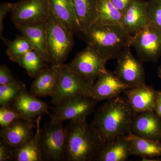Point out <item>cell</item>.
Masks as SVG:
<instances>
[{"label":"cell","instance_id":"obj_1","mask_svg":"<svg viewBox=\"0 0 161 161\" xmlns=\"http://www.w3.org/2000/svg\"><path fill=\"white\" fill-rule=\"evenodd\" d=\"M136 112L120 97L107 100L96 111L91 124L103 144L131 132Z\"/></svg>","mask_w":161,"mask_h":161},{"label":"cell","instance_id":"obj_2","mask_svg":"<svg viewBox=\"0 0 161 161\" xmlns=\"http://www.w3.org/2000/svg\"><path fill=\"white\" fill-rule=\"evenodd\" d=\"M65 161H96L103 143L91 124L70 122L65 127Z\"/></svg>","mask_w":161,"mask_h":161},{"label":"cell","instance_id":"obj_3","mask_svg":"<svg viewBox=\"0 0 161 161\" xmlns=\"http://www.w3.org/2000/svg\"><path fill=\"white\" fill-rule=\"evenodd\" d=\"M84 35L87 44L94 47L107 61L117 58L124 48L130 47L132 37L120 25L96 23Z\"/></svg>","mask_w":161,"mask_h":161},{"label":"cell","instance_id":"obj_4","mask_svg":"<svg viewBox=\"0 0 161 161\" xmlns=\"http://www.w3.org/2000/svg\"><path fill=\"white\" fill-rule=\"evenodd\" d=\"M63 123L51 118L41 129L40 147L43 161H65L66 132Z\"/></svg>","mask_w":161,"mask_h":161},{"label":"cell","instance_id":"obj_5","mask_svg":"<svg viewBox=\"0 0 161 161\" xmlns=\"http://www.w3.org/2000/svg\"><path fill=\"white\" fill-rule=\"evenodd\" d=\"M73 37L50 13L47 23L46 40L51 66L63 64L74 46Z\"/></svg>","mask_w":161,"mask_h":161},{"label":"cell","instance_id":"obj_6","mask_svg":"<svg viewBox=\"0 0 161 161\" xmlns=\"http://www.w3.org/2000/svg\"><path fill=\"white\" fill-rule=\"evenodd\" d=\"M60 67V80L51 97L54 106L80 95L91 96L94 82L72 70L67 64H62Z\"/></svg>","mask_w":161,"mask_h":161},{"label":"cell","instance_id":"obj_7","mask_svg":"<svg viewBox=\"0 0 161 161\" xmlns=\"http://www.w3.org/2000/svg\"><path fill=\"white\" fill-rule=\"evenodd\" d=\"M130 47L141 62L157 63L161 57V28L150 22L132 36Z\"/></svg>","mask_w":161,"mask_h":161},{"label":"cell","instance_id":"obj_8","mask_svg":"<svg viewBox=\"0 0 161 161\" xmlns=\"http://www.w3.org/2000/svg\"><path fill=\"white\" fill-rule=\"evenodd\" d=\"M97 101L89 95H80L54 106L51 118L63 122L84 121L94 112Z\"/></svg>","mask_w":161,"mask_h":161},{"label":"cell","instance_id":"obj_9","mask_svg":"<svg viewBox=\"0 0 161 161\" xmlns=\"http://www.w3.org/2000/svg\"><path fill=\"white\" fill-rule=\"evenodd\" d=\"M10 13L15 26L47 22L50 15L49 0H21L14 3Z\"/></svg>","mask_w":161,"mask_h":161},{"label":"cell","instance_id":"obj_10","mask_svg":"<svg viewBox=\"0 0 161 161\" xmlns=\"http://www.w3.org/2000/svg\"><path fill=\"white\" fill-rule=\"evenodd\" d=\"M107 62L94 47L87 44L67 65L80 76L94 82L99 75L107 70Z\"/></svg>","mask_w":161,"mask_h":161},{"label":"cell","instance_id":"obj_11","mask_svg":"<svg viewBox=\"0 0 161 161\" xmlns=\"http://www.w3.org/2000/svg\"><path fill=\"white\" fill-rule=\"evenodd\" d=\"M115 74L129 88L146 84L143 64L132 55L130 47H127L117 58Z\"/></svg>","mask_w":161,"mask_h":161},{"label":"cell","instance_id":"obj_12","mask_svg":"<svg viewBox=\"0 0 161 161\" xmlns=\"http://www.w3.org/2000/svg\"><path fill=\"white\" fill-rule=\"evenodd\" d=\"M131 132L133 135L161 142V119L154 111H146L136 114Z\"/></svg>","mask_w":161,"mask_h":161},{"label":"cell","instance_id":"obj_13","mask_svg":"<svg viewBox=\"0 0 161 161\" xmlns=\"http://www.w3.org/2000/svg\"><path fill=\"white\" fill-rule=\"evenodd\" d=\"M128 89L115 73L107 70L98 76L96 83L93 85L91 96L98 102L107 101L118 97Z\"/></svg>","mask_w":161,"mask_h":161},{"label":"cell","instance_id":"obj_14","mask_svg":"<svg viewBox=\"0 0 161 161\" xmlns=\"http://www.w3.org/2000/svg\"><path fill=\"white\" fill-rule=\"evenodd\" d=\"M150 22L148 2L145 0H134L123 14L121 26L128 34L133 36Z\"/></svg>","mask_w":161,"mask_h":161},{"label":"cell","instance_id":"obj_15","mask_svg":"<svg viewBox=\"0 0 161 161\" xmlns=\"http://www.w3.org/2000/svg\"><path fill=\"white\" fill-rule=\"evenodd\" d=\"M10 106L28 120L33 121L36 117L47 113L48 110L47 104L31 95L26 87L20 91Z\"/></svg>","mask_w":161,"mask_h":161},{"label":"cell","instance_id":"obj_16","mask_svg":"<svg viewBox=\"0 0 161 161\" xmlns=\"http://www.w3.org/2000/svg\"><path fill=\"white\" fill-rule=\"evenodd\" d=\"M157 92L153 87L147 84L126 90L127 102L136 112L155 111Z\"/></svg>","mask_w":161,"mask_h":161},{"label":"cell","instance_id":"obj_17","mask_svg":"<svg viewBox=\"0 0 161 161\" xmlns=\"http://www.w3.org/2000/svg\"><path fill=\"white\" fill-rule=\"evenodd\" d=\"M47 22L15 26L23 36L31 43L34 49L47 64H51L47 45Z\"/></svg>","mask_w":161,"mask_h":161},{"label":"cell","instance_id":"obj_18","mask_svg":"<svg viewBox=\"0 0 161 161\" xmlns=\"http://www.w3.org/2000/svg\"><path fill=\"white\" fill-rule=\"evenodd\" d=\"M36 127L34 121L20 119L9 126L2 128L1 140L14 148H17L33 137V129Z\"/></svg>","mask_w":161,"mask_h":161},{"label":"cell","instance_id":"obj_19","mask_svg":"<svg viewBox=\"0 0 161 161\" xmlns=\"http://www.w3.org/2000/svg\"><path fill=\"white\" fill-rule=\"evenodd\" d=\"M60 75V67H46L35 78L30 92L36 97H51L57 89Z\"/></svg>","mask_w":161,"mask_h":161},{"label":"cell","instance_id":"obj_20","mask_svg":"<svg viewBox=\"0 0 161 161\" xmlns=\"http://www.w3.org/2000/svg\"><path fill=\"white\" fill-rule=\"evenodd\" d=\"M50 13L58 22L73 35L81 32L71 0H49Z\"/></svg>","mask_w":161,"mask_h":161},{"label":"cell","instance_id":"obj_21","mask_svg":"<svg viewBox=\"0 0 161 161\" xmlns=\"http://www.w3.org/2000/svg\"><path fill=\"white\" fill-rule=\"evenodd\" d=\"M130 156V143L126 135L103 144L96 161H125Z\"/></svg>","mask_w":161,"mask_h":161},{"label":"cell","instance_id":"obj_22","mask_svg":"<svg viewBox=\"0 0 161 161\" xmlns=\"http://www.w3.org/2000/svg\"><path fill=\"white\" fill-rule=\"evenodd\" d=\"M40 120L41 116L36 121V131L33 137L20 147L15 148L13 161H43L40 147Z\"/></svg>","mask_w":161,"mask_h":161},{"label":"cell","instance_id":"obj_23","mask_svg":"<svg viewBox=\"0 0 161 161\" xmlns=\"http://www.w3.org/2000/svg\"><path fill=\"white\" fill-rule=\"evenodd\" d=\"M81 32L86 34L97 19L96 0H71Z\"/></svg>","mask_w":161,"mask_h":161},{"label":"cell","instance_id":"obj_24","mask_svg":"<svg viewBox=\"0 0 161 161\" xmlns=\"http://www.w3.org/2000/svg\"><path fill=\"white\" fill-rule=\"evenodd\" d=\"M127 137L130 142L132 156L147 158L161 156V142L142 138L133 135L131 132Z\"/></svg>","mask_w":161,"mask_h":161},{"label":"cell","instance_id":"obj_25","mask_svg":"<svg viewBox=\"0 0 161 161\" xmlns=\"http://www.w3.org/2000/svg\"><path fill=\"white\" fill-rule=\"evenodd\" d=\"M97 19L95 23L102 25H120L123 14L110 0H96Z\"/></svg>","mask_w":161,"mask_h":161},{"label":"cell","instance_id":"obj_26","mask_svg":"<svg viewBox=\"0 0 161 161\" xmlns=\"http://www.w3.org/2000/svg\"><path fill=\"white\" fill-rule=\"evenodd\" d=\"M20 66L26 70L31 78H36L47 65L45 60L35 50L27 52L18 60Z\"/></svg>","mask_w":161,"mask_h":161},{"label":"cell","instance_id":"obj_27","mask_svg":"<svg viewBox=\"0 0 161 161\" xmlns=\"http://www.w3.org/2000/svg\"><path fill=\"white\" fill-rule=\"evenodd\" d=\"M2 40L7 46L6 54L12 61L17 63L27 52L34 50L29 41L23 36H17L13 41L3 38Z\"/></svg>","mask_w":161,"mask_h":161},{"label":"cell","instance_id":"obj_28","mask_svg":"<svg viewBox=\"0 0 161 161\" xmlns=\"http://www.w3.org/2000/svg\"><path fill=\"white\" fill-rule=\"evenodd\" d=\"M26 87L23 82L16 80L12 83L0 85V105H10L22 89Z\"/></svg>","mask_w":161,"mask_h":161},{"label":"cell","instance_id":"obj_29","mask_svg":"<svg viewBox=\"0 0 161 161\" xmlns=\"http://www.w3.org/2000/svg\"><path fill=\"white\" fill-rule=\"evenodd\" d=\"M24 119L22 115L10 105L2 106L0 108V125L2 128L11 125L15 122Z\"/></svg>","mask_w":161,"mask_h":161},{"label":"cell","instance_id":"obj_30","mask_svg":"<svg viewBox=\"0 0 161 161\" xmlns=\"http://www.w3.org/2000/svg\"><path fill=\"white\" fill-rule=\"evenodd\" d=\"M147 2L150 21L161 28V0H149Z\"/></svg>","mask_w":161,"mask_h":161},{"label":"cell","instance_id":"obj_31","mask_svg":"<svg viewBox=\"0 0 161 161\" xmlns=\"http://www.w3.org/2000/svg\"><path fill=\"white\" fill-rule=\"evenodd\" d=\"M14 149L1 140L0 161H13Z\"/></svg>","mask_w":161,"mask_h":161},{"label":"cell","instance_id":"obj_32","mask_svg":"<svg viewBox=\"0 0 161 161\" xmlns=\"http://www.w3.org/2000/svg\"><path fill=\"white\" fill-rule=\"evenodd\" d=\"M16 80L8 67L1 64L0 66V85L8 84Z\"/></svg>","mask_w":161,"mask_h":161},{"label":"cell","instance_id":"obj_33","mask_svg":"<svg viewBox=\"0 0 161 161\" xmlns=\"http://www.w3.org/2000/svg\"><path fill=\"white\" fill-rule=\"evenodd\" d=\"M14 3L3 2L0 5V36L3 37V29H4V19L8 13L11 12Z\"/></svg>","mask_w":161,"mask_h":161},{"label":"cell","instance_id":"obj_34","mask_svg":"<svg viewBox=\"0 0 161 161\" xmlns=\"http://www.w3.org/2000/svg\"><path fill=\"white\" fill-rule=\"evenodd\" d=\"M134 1V0H110L115 8L123 14L131 6Z\"/></svg>","mask_w":161,"mask_h":161},{"label":"cell","instance_id":"obj_35","mask_svg":"<svg viewBox=\"0 0 161 161\" xmlns=\"http://www.w3.org/2000/svg\"><path fill=\"white\" fill-rule=\"evenodd\" d=\"M155 112L161 119V92L160 91H157V92Z\"/></svg>","mask_w":161,"mask_h":161},{"label":"cell","instance_id":"obj_36","mask_svg":"<svg viewBox=\"0 0 161 161\" xmlns=\"http://www.w3.org/2000/svg\"><path fill=\"white\" fill-rule=\"evenodd\" d=\"M157 75L159 78L161 79V65L158 69Z\"/></svg>","mask_w":161,"mask_h":161}]
</instances>
